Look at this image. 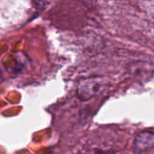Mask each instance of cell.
<instances>
[{
	"label": "cell",
	"instance_id": "cell-1",
	"mask_svg": "<svg viewBox=\"0 0 154 154\" xmlns=\"http://www.w3.org/2000/svg\"><path fill=\"white\" fill-rule=\"evenodd\" d=\"M153 148V132L143 131L134 140V149L136 153L144 154Z\"/></svg>",
	"mask_w": 154,
	"mask_h": 154
},
{
	"label": "cell",
	"instance_id": "cell-3",
	"mask_svg": "<svg viewBox=\"0 0 154 154\" xmlns=\"http://www.w3.org/2000/svg\"><path fill=\"white\" fill-rule=\"evenodd\" d=\"M1 74H2V70H1V69H0V76H1Z\"/></svg>",
	"mask_w": 154,
	"mask_h": 154
},
{
	"label": "cell",
	"instance_id": "cell-2",
	"mask_svg": "<svg viewBox=\"0 0 154 154\" xmlns=\"http://www.w3.org/2000/svg\"><path fill=\"white\" fill-rule=\"evenodd\" d=\"M100 88V84L95 79H84L82 80L78 88V95L83 99L91 98L95 96Z\"/></svg>",
	"mask_w": 154,
	"mask_h": 154
}]
</instances>
